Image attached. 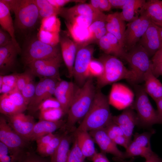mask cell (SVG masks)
Instances as JSON below:
<instances>
[{
    "mask_svg": "<svg viewBox=\"0 0 162 162\" xmlns=\"http://www.w3.org/2000/svg\"><path fill=\"white\" fill-rule=\"evenodd\" d=\"M108 97L98 89L87 114L75 132L91 131L104 128L112 121Z\"/></svg>",
    "mask_w": 162,
    "mask_h": 162,
    "instance_id": "1",
    "label": "cell"
},
{
    "mask_svg": "<svg viewBox=\"0 0 162 162\" xmlns=\"http://www.w3.org/2000/svg\"><path fill=\"white\" fill-rule=\"evenodd\" d=\"M92 78H89L81 87L77 86L67 114V125L73 127L83 118L90 108L96 93Z\"/></svg>",
    "mask_w": 162,
    "mask_h": 162,
    "instance_id": "2",
    "label": "cell"
},
{
    "mask_svg": "<svg viewBox=\"0 0 162 162\" xmlns=\"http://www.w3.org/2000/svg\"><path fill=\"white\" fill-rule=\"evenodd\" d=\"M98 59L103 67L102 73L96 78L98 89L123 79H125L131 84L133 78V74L118 58L104 54L100 56Z\"/></svg>",
    "mask_w": 162,
    "mask_h": 162,
    "instance_id": "3",
    "label": "cell"
},
{
    "mask_svg": "<svg viewBox=\"0 0 162 162\" xmlns=\"http://www.w3.org/2000/svg\"><path fill=\"white\" fill-rule=\"evenodd\" d=\"M15 15L14 27L20 31L33 28L39 19L34 0H3Z\"/></svg>",
    "mask_w": 162,
    "mask_h": 162,
    "instance_id": "4",
    "label": "cell"
},
{
    "mask_svg": "<svg viewBox=\"0 0 162 162\" xmlns=\"http://www.w3.org/2000/svg\"><path fill=\"white\" fill-rule=\"evenodd\" d=\"M135 99L130 106L136 111L138 119V126L149 128L156 124L162 123L157 111L153 107L146 92L143 85L133 86Z\"/></svg>",
    "mask_w": 162,
    "mask_h": 162,
    "instance_id": "5",
    "label": "cell"
},
{
    "mask_svg": "<svg viewBox=\"0 0 162 162\" xmlns=\"http://www.w3.org/2000/svg\"><path fill=\"white\" fill-rule=\"evenodd\" d=\"M128 51L124 60L128 63L133 75L130 84H139L144 82V75L152 68V63L147 53L139 44H136Z\"/></svg>",
    "mask_w": 162,
    "mask_h": 162,
    "instance_id": "6",
    "label": "cell"
},
{
    "mask_svg": "<svg viewBox=\"0 0 162 162\" xmlns=\"http://www.w3.org/2000/svg\"><path fill=\"white\" fill-rule=\"evenodd\" d=\"M22 60L25 66L36 60L54 58L61 55L58 45H51L34 38L26 43L22 51Z\"/></svg>",
    "mask_w": 162,
    "mask_h": 162,
    "instance_id": "7",
    "label": "cell"
},
{
    "mask_svg": "<svg viewBox=\"0 0 162 162\" xmlns=\"http://www.w3.org/2000/svg\"><path fill=\"white\" fill-rule=\"evenodd\" d=\"M62 55L56 57L34 61L27 66L34 76L40 79L50 78L60 81L59 69L62 61Z\"/></svg>",
    "mask_w": 162,
    "mask_h": 162,
    "instance_id": "8",
    "label": "cell"
},
{
    "mask_svg": "<svg viewBox=\"0 0 162 162\" xmlns=\"http://www.w3.org/2000/svg\"><path fill=\"white\" fill-rule=\"evenodd\" d=\"M94 48L88 45L77 49L74 61L73 76L76 85L82 86L89 78L88 68L93 59Z\"/></svg>",
    "mask_w": 162,
    "mask_h": 162,
    "instance_id": "9",
    "label": "cell"
},
{
    "mask_svg": "<svg viewBox=\"0 0 162 162\" xmlns=\"http://www.w3.org/2000/svg\"><path fill=\"white\" fill-rule=\"evenodd\" d=\"M151 21L143 12L138 18L126 25L124 37V48L128 50L134 47L144 34Z\"/></svg>",
    "mask_w": 162,
    "mask_h": 162,
    "instance_id": "10",
    "label": "cell"
},
{
    "mask_svg": "<svg viewBox=\"0 0 162 162\" xmlns=\"http://www.w3.org/2000/svg\"><path fill=\"white\" fill-rule=\"evenodd\" d=\"M135 96L134 93L128 86L116 82L112 84L108 98L110 105L121 110L130 106Z\"/></svg>",
    "mask_w": 162,
    "mask_h": 162,
    "instance_id": "11",
    "label": "cell"
},
{
    "mask_svg": "<svg viewBox=\"0 0 162 162\" xmlns=\"http://www.w3.org/2000/svg\"><path fill=\"white\" fill-rule=\"evenodd\" d=\"M153 131L136 133L124 152L126 158L141 156L145 158L154 153L152 150L150 138Z\"/></svg>",
    "mask_w": 162,
    "mask_h": 162,
    "instance_id": "12",
    "label": "cell"
},
{
    "mask_svg": "<svg viewBox=\"0 0 162 162\" xmlns=\"http://www.w3.org/2000/svg\"><path fill=\"white\" fill-rule=\"evenodd\" d=\"M58 81L52 78H40L36 84L34 95L27 109L32 112L37 111L39 106L42 102L54 95Z\"/></svg>",
    "mask_w": 162,
    "mask_h": 162,
    "instance_id": "13",
    "label": "cell"
},
{
    "mask_svg": "<svg viewBox=\"0 0 162 162\" xmlns=\"http://www.w3.org/2000/svg\"><path fill=\"white\" fill-rule=\"evenodd\" d=\"M28 141L12 129L3 116H0V142L10 148L23 149L27 146Z\"/></svg>",
    "mask_w": 162,
    "mask_h": 162,
    "instance_id": "14",
    "label": "cell"
},
{
    "mask_svg": "<svg viewBox=\"0 0 162 162\" xmlns=\"http://www.w3.org/2000/svg\"><path fill=\"white\" fill-rule=\"evenodd\" d=\"M9 124L19 135L27 140L29 139L36 123L33 117L23 112L8 116Z\"/></svg>",
    "mask_w": 162,
    "mask_h": 162,
    "instance_id": "15",
    "label": "cell"
},
{
    "mask_svg": "<svg viewBox=\"0 0 162 162\" xmlns=\"http://www.w3.org/2000/svg\"><path fill=\"white\" fill-rule=\"evenodd\" d=\"M89 133L102 153L111 154L122 160L126 158L124 152L118 149L117 145L108 135L104 128L90 131Z\"/></svg>",
    "mask_w": 162,
    "mask_h": 162,
    "instance_id": "16",
    "label": "cell"
},
{
    "mask_svg": "<svg viewBox=\"0 0 162 162\" xmlns=\"http://www.w3.org/2000/svg\"><path fill=\"white\" fill-rule=\"evenodd\" d=\"M77 87L72 82L61 80L57 82L54 95L65 114L67 113Z\"/></svg>",
    "mask_w": 162,
    "mask_h": 162,
    "instance_id": "17",
    "label": "cell"
},
{
    "mask_svg": "<svg viewBox=\"0 0 162 162\" xmlns=\"http://www.w3.org/2000/svg\"><path fill=\"white\" fill-rule=\"evenodd\" d=\"M112 121L120 127L131 142L134 127L138 124V118L134 110L131 106L124 109L119 115L112 116Z\"/></svg>",
    "mask_w": 162,
    "mask_h": 162,
    "instance_id": "18",
    "label": "cell"
},
{
    "mask_svg": "<svg viewBox=\"0 0 162 162\" xmlns=\"http://www.w3.org/2000/svg\"><path fill=\"white\" fill-rule=\"evenodd\" d=\"M139 42L149 56H153L161 48L159 26L151 22Z\"/></svg>",
    "mask_w": 162,
    "mask_h": 162,
    "instance_id": "19",
    "label": "cell"
},
{
    "mask_svg": "<svg viewBox=\"0 0 162 162\" xmlns=\"http://www.w3.org/2000/svg\"><path fill=\"white\" fill-rule=\"evenodd\" d=\"M20 53L13 42L0 47V75H5L14 69L17 55Z\"/></svg>",
    "mask_w": 162,
    "mask_h": 162,
    "instance_id": "20",
    "label": "cell"
},
{
    "mask_svg": "<svg viewBox=\"0 0 162 162\" xmlns=\"http://www.w3.org/2000/svg\"><path fill=\"white\" fill-rule=\"evenodd\" d=\"M59 43L62 58L67 68L69 76L72 77L74 64L77 51V45L67 36H60Z\"/></svg>",
    "mask_w": 162,
    "mask_h": 162,
    "instance_id": "21",
    "label": "cell"
},
{
    "mask_svg": "<svg viewBox=\"0 0 162 162\" xmlns=\"http://www.w3.org/2000/svg\"><path fill=\"white\" fill-rule=\"evenodd\" d=\"M106 28L107 32L114 36L121 46L124 48V37L126 25L120 12H116L107 15Z\"/></svg>",
    "mask_w": 162,
    "mask_h": 162,
    "instance_id": "22",
    "label": "cell"
},
{
    "mask_svg": "<svg viewBox=\"0 0 162 162\" xmlns=\"http://www.w3.org/2000/svg\"><path fill=\"white\" fill-rule=\"evenodd\" d=\"M103 13L94 9L89 4L83 3L69 8H61L58 15L65 20L80 15L98 17Z\"/></svg>",
    "mask_w": 162,
    "mask_h": 162,
    "instance_id": "23",
    "label": "cell"
},
{
    "mask_svg": "<svg viewBox=\"0 0 162 162\" xmlns=\"http://www.w3.org/2000/svg\"><path fill=\"white\" fill-rule=\"evenodd\" d=\"M146 2L145 0H127L120 12L121 18L129 22L138 18L143 11Z\"/></svg>",
    "mask_w": 162,
    "mask_h": 162,
    "instance_id": "24",
    "label": "cell"
},
{
    "mask_svg": "<svg viewBox=\"0 0 162 162\" xmlns=\"http://www.w3.org/2000/svg\"><path fill=\"white\" fill-rule=\"evenodd\" d=\"M64 123V121L61 119L54 122L39 120L35 124L29 141L36 140L43 136L53 133L62 127Z\"/></svg>",
    "mask_w": 162,
    "mask_h": 162,
    "instance_id": "25",
    "label": "cell"
},
{
    "mask_svg": "<svg viewBox=\"0 0 162 162\" xmlns=\"http://www.w3.org/2000/svg\"><path fill=\"white\" fill-rule=\"evenodd\" d=\"M65 22L69 34L77 45V49L90 44L91 34L88 28Z\"/></svg>",
    "mask_w": 162,
    "mask_h": 162,
    "instance_id": "26",
    "label": "cell"
},
{
    "mask_svg": "<svg viewBox=\"0 0 162 162\" xmlns=\"http://www.w3.org/2000/svg\"><path fill=\"white\" fill-rule=\"evenodd\" d=\"M144 82L146 92L155 102L162 98V83L154 75L152 68L145 74Z\"/></svg>",
    "mask_w": 162,
    "mask_h": 162,
    "instance_id": "27",
    "label": "cell"
},
{
    "mask_svg": "<svg viewBox=\"0 0 162 162\" xmlns=\"http://www.w3.org/2000/svg\"><path fill=\"white\" fill-rule=\"evenodd\" d=\"M10 10L3 0H0V24L1 28L11 36L13 42L18 50H22L17 43L15 36V28Z\"/></svg>",
    "mask_w": 162,
    "mask_h": 162,
    "instance_id": "28",
    "label": "cell"
},
{
    "mask_svg": "<svg viewBox=\"0 0 162 162\" xmlns=\"http://www.w3.org/2000/svg\"><path fill=\"white\" fill-rule=\"evenodd\" d=\"M76 141L84 156L92 157L96 151L94 140L88 131H85L75 132Z\"/></svg>",
    "mask_w": 162,
    "mask_h": 162,
    "instance_id": "29",
    "label": "cell"
},
{
    "mask_svg": "<svg viewBox=\"0 0 162 162\" xmlns=\"http://www.w3.org/2000/svg\"><path fill=\"white\" fill-rule=\"evenodd\" d=\"M143 12L152 22L159 27H162V0L146 1Z\"/></svg>",
    "mask_w": 162,
    "mask_h": 162,
    "instance_id": "30",
    "label": "cell"
},
{
    "mask_svg": "<svg viewBox=\"0 0 162 162\" xmlns=\"http://www.w3.org/2000/svg\"><path fill=\"white\" fill-rule=\"evenodd\" d=\"M104 128L109 137L116 145H120L125 149L127 148L130 142L118 125L112 121Z\"/></svg>",
    "mask_w": 162,
    "mask_h": 162,
    "instance_id": "31",
    "label": "cell"
},
{
    "mask_svg": "<svg viewBox=\"0 0 162 162\" xmlns=\"http://www.w3.org/2000/svg\"><path fill=\"white\" fill-rule=\"evenodd\" d=\"M24 153L23 149L10 148L0 142V162H20Z\"/></svg>",
    "mask_w": 162,
    "mask_h": 162,
    "instance_id": "32",
    "label": "cell"
},
{
    "mask_svg": "<svg viewBox=\"0 0 162 162\" xmlns=\"http://www.w3.org/2000/svg\"><path fill=\"white\" fill-rule=\"evenodd\" d=\"M71 139L65 135L62 137L60 143L51 159L55 162H66L69 153Z\"/></svg>",
    "mask_w": 162,
    "mask_h": 162,
    "instance_id": "33",
    "label": "cell"
},
{
    "mask_svg": "<svg viewBox=\"0 0 162 162\" xmlns=\"http://www.w3.org/2000/svg\"><path fill=\"white\" fill-rule=\"evenodd\" d=\"M34 1L38 7L39 18L41 20L46 17L59 14L60 8L54 7L47 0H34Z\"/></svg>",
    "mask_w": 162,
    "mask_h": 162,
    "instance_id": "34",
    "label": "cell"
},
{
    "mask_svg": "<svg viewBox=\"0 0 162 162\" xmlns=\"http://www.w3.org/2000/svg\"><path fill=\"white\" fill-rule=\"evenodd\" d=\"M0 112L7 116L23 112L9 98L7 93L0 96Z\"/></svg>",
    "mask_w": 162,
    "mask_h": 162,
    "instance_id": "35",
    "label": "cell"
},
{
    "mask_svg": "<svg viewBox=\"0 0 162 162\" xmlns=\"http://www.w3.org/2000/svg\"><path fill=\"white\" fill-rule=\"evenodd\" d=\"M61 25L59 19L54 15L42 19L40 28L50 33H59Z\"/></svg>",
    "mask_w": 162,
    "mask_h": 162,
    "instance_id": "36",
    "label": "cell"
},
{
    "mask_svg": "<svg viewBox=\"0 0 162 162\" xmlns=\"http://www.w3.org/2000/svg\"><path fill=\"white\" fill-rule=\"evenodd\" d=\"M65 115L61 108H54L39 111V120L54 122L60 120Z\"/></svg>",
    "mask_w": 162,
    "mask_h": 162,
    "instance_id": "37",
    "label": "cell"
},
{
    "mask_svg": "<svg viewBox=\"0 0 162 162\" xmlns=\"http://www.w3.org/2000/svg\"><path fill=\"white\" fill-rule=\"evenodd\" d=\"M37 37L40 40L51 45L56 46L59 43V33H50L40 28Z\"/></svg>",
    "mask_w": 162,
    "mask_h": 162,
    "instance_id": "38",
    "label": "cell"
},
{
    "mask_svg": "<svg viewBox=\"0 0 162 162\" xmlns=\"http://www.w3.org/2000/svg\"><path fill=\"white\" fill-rule=\"evenodd\" d=\"M106 35L113 50L114 56L124 59L126 51L121 46L117 38L113 35L108 32Z\"/></svg>",
    "mask_w": 162,
    "mask_h": 162,
    "instance_id": "39",
    "label": "cell"
},
{
    "mask_svg": "<svg viewBox=\"0 0 162 162\" xmlns=\"http://www.w3.org/2000/svg\"><path fill=\"white\" fill-rule=\"evenodd\" d=\"M103 69V66L101 62L98 59L93 58L88 68V74L89 78L98 77L102 73Z\"/></svg>",
    "mask_w": 162,
    "mask_h": 162,
    "instance_id": "40",
    "label": "cell"
},
{
    "mask_svg": "<svg viewBox=\"0 0 162 162\" xmlns=\"http://www.w3.org/2000/svg\"><path fill=\"white\" fill-rule=\"evenodd\" d=\"M36 84L33 80L28 83L20 91L28 106L34 95Z\"/></svg>",
    "mask_w": 162,
    "mask_h": 162,
    "instance_id": "41",
    "label": "cell"
},
{
    "mask_svg": "<svg viewBox=\"0 0 162 162\" xmlns=\"http://www.w3.org/2000/svg\"><path fill=\"white\" fill-rule=\"evenodd\" d=\"M85 158L75 141L70 150L66 162H83Z\"/></svg>",
    "mask_w": 162,
    "mask_h": 162,
    "instance_id": "42",
    "label": "cell"
},
{
    "mask_svg": "<svg viewBox=\"0 0 162 162\" xmlns=\"http://www.w3.org/2000/svg\"><path fill=\"white\" fill-rule=\"evenodd\" d=\"M34 77L28 69L22 73H19L16 88L21 91L28 83L34 80Z\"/></svg>",
    "mask_w": 162,
    "mask_h": 162,
    "instance_id": "43",
    "label": "cell"
},
{
    "mask_svg": "<svg viewBox=\"0 0 162 162\" xmlns=\"http://www.w3.org/2000/svg\"><path fill=\"white\" fill-rule=\"evenodd\" d=\"M61 108L60 104L55 97L47 98L42 102L39 106L38 110L39 111L54 108Z\"/></svg>",
    "mask_w": 162,
    "mask_h": 162,
    "instance_id": "44",
    "label": "cell"
},
{
    "mask_svg": "<svg viewBox=\"0 0 162 162\" xmlns=\"http://www.w3.org/2000/svg\"><path fill=\"white\" fill-rule=\"evenodd\" d=\"M106 16L107 15L103 13L89 26L88 29L91 36V35L97 30L106 27Z\"/></svg>",
    "mask_w": 162,
    "mask_h": 162,
    "instance_id": "45",
    "label": "cell"
},
{
    "mask_svg": "<svg viewBox=\"0 0 162 162\" xmlns=\"http://www.w3.org/2000/svg\"><path fill=\"white\" fill-rule=\"evenodd\" d=\"M98 44L105 54L114 56V52L106 35L99 40Z\"/></svg>",
    "mask_w": 162,
    "mask_h": 162,
    "instance_id": "46",
    "label": "cell"
},
{
    "mask_svg": "<svg viewBox=\"0 0 162 162\" xmlns=\"http://www.w3.org/2000/svg\"><path fill=\"white\" fill-rule=\"evenodd\" d=\"M18 74L15 73L9 75H0L2 79V85H4L13 89L16 88Z\"/></svg>",
    "mask_w": 162,
    "mask_h": 162,
    "instance_id": "47",
    "label": "cell"
},
{
    "mask_svg": "<svg viewBox=\"0 0 162 162\" xmlns=\"http://www.w3.org/2000/svg\"><path fill=\"white\" fill-rule=\"evenodd\" d=\"M20 162H49L44 157L32 152H25Z\"/></svg>",
    "mask_w": 162,
    "mask_h": 162,
    "instance_id": "48",
    "label": "cell"
},
{
    "mask_svg": "<svg viewBox=\"0 0 162 162\" xmlns=\"http://www.w3.org/2000/svg\"><path fill=\"white\" fill-rule=\"evenodd\" d=\"M12 42L13 43L12 39L10 35L1 27L0 28V47L5 46Z\"/></svg>",
    "mask_w": 162,
    "mask_h": 162,
    "instance_id": "49",
    "label": "cell"
},
{
    "mask_svg": "<svg viewBox=\"0 0 162 162\" xmlns=\"http://www.w3.org/2000/svg\"><path fill=\"white\" fill-rule=\"evenodd\" d=\"M107 32L106 27L97 30L91 35L90 44L98 43L100 39L106 35Z\"/></svg>",
    "mask_w": 162,
    "mask_h": 162,
    "instance_id": "50",
    "label": "cell"
},
{
    "mask_svg": "<svg viewBox=\"0 0 162 162\" xmlns=\"http://www.w3.org/2000/svg\"><path fill=\"white\" fill-rule=\"evenodd\" d=\"M48 2L53 6L57 8H61L65 4L71 2H79L83 3L84 0H47Z\"/></svg>",
    "mask_w": 162,
    "mask_h": 162,
    "instance_id": "51",
    "label": "cell"
},
{
    "mask_svg": "<svg viewBox=\"0 0 162 162\" xmlns=\"http://www.w3.org/2000/svg\"><path fill=\"white\" fill-rule=\"evenodd\" d=\"M55 136V135L53 133H50L38 138L35 140L37 143V147L47 145Z\"/></svg>",
    "mask_w": 162,
    "mask_h": 162,
    "instance_id": "52",
    "label": "cell"
},
{
    "mask_svg": "<svg viewBox=\"0 0 162 162\" xmlns=\"http://www.w3.org/2000/svg\"><path fill=\"white\" fill-rule=\"evenodd\" d=\"M93 162H110L104 153L96 152L92 157ZM132 160L126 162H131Z\"/></svg>",
    "mask_w": 162,
    "mask_h": 162,
    "instance_id": "53",
    "label": "cell"
},
{
    "mask_svg": "<svg viewBox=\"0 0 162 162\" xmlns=\"http://www.w3.org/2000/svg\"><path fill=\"white\" fill-rule=\"evenodd\" d=\"M112 8L109 0H99V9L100 11H109Z\"/></svg>",
    "mask_w": 162,
    "mask_h": 162,
    "instance_id": "54",
    "label": "cell"
},
{
    "mask_svg": "<svg viewBox=\"0 0 162 162\" xmlns=\"http://www.w3.org/2000/svg\"><path fill=\"white\" fill-rule=\"evenodd\" d=\"M152 71L154 75L157 78L162 76V62L157 64H153Z\"/></svg>",
    "mask_w": 162,
    "mask_h": 162,
    "instance_id": "55",
    "label": "cell"
},
{
    "mask_svg": "<svg viewBox=\"0 0 162 162\" xmlns=\"http://www.w3.org/2000/svg\"><path fill=\"white\" fill-rule=\"evenodd\" d=\"M127 0H109L112 8L122 9Z\"/></svg>",
    "mask_w": 162,
    "mask_h": 162,
    "instance_id": "56",
    "label": "cell"
},
{
    "mask_svg": "<svg viewBox=\"0 0 162 162\" xmlns=\"http://www.w3.org/2000/svg\"><path fill=\"white\" fill-rule=\"evenodd\" d=\"M151 61L154 64L162 62V48L158 50L152 56Z\"/></svg>",
    "mask_w": 162,
    "mask_h": 162,
    "instance_id": "57",
    "label": "cell"
},
{
    "mask_svg": "<svg viewBox=\"0 0 162 162\" xmlns=\"http://www.w3.org/2000/svg\"><path fill=\"white\" fill-rule=\"evenodd\" d=\"M145 162H162V159L154 152L145 158Z\"/></svg>",
    "mask_w": 162,
    "mask_h": 162,
    "instance_id": "58",
    "label": "cell"
},
{
    "mask_svg": "<svg viewBox=\"0 0 162 162\" xmlns=\"http://www.w3.org/2000/svg\"><path fill=\"white\" fill-rule=\"evenodd\" d=\"M156 104L158 113L162 121V98L156 101Z\"/></svg>",
    "mask_w": 162,
    "mask_h": 162,
    "instance_id": "59",
    "label": "cell"
},
{
    "mask_svg": "<svg viewBox=\"0 0 162 162\" xmlns=\"http://www.w3.org/2000/svg\"><path fill=\"white\" fill-rule=\"evenodd\" d=\"M95 10L99 11V0H91L89 3Z\"/></svg>",
    "mask_w": 162,
    "mask_h": 162,
    "instance_id": "60",
    "label": "cell"
},
{
    "mask_svg": "<svg viewBox=\"0 0 162 162\" xmlns=\"http://www.w3.org/2000/svg\"><path fill=\"white\" fill-rule=\"evenodd\" d=\"M159 27V32L160 34V36L161 40V48H162V27Z\"/></svg>",
    "mask_w": 162,
    "mask_h": 162,
    "instance_id": "61",
    "label": "cell"
},
{
    "mask_svg": "<svg viewBox=\"0 0 162 162\" xmlns=\"http://www.w3.org/2000/svg\"><path fill=\"white\" fill-rule=\"evenodd\" d=\"M50 162H55V161L51 159Z\"/></svg>",
    "mask_w": 162,
    "mask_h": 162,
    "instance_id": "62",
    "label": "cell"
},
{
    "mask_svg": "<svg viewBox=\"0 0 162 162\" xmlns=\"http://www.w3.org/2000/svg\"></svg>",
    "mask_w": 162,
    "mask_h": 162,
    "instance_id": "63",
    "label": "cell"
}]
</instances>
